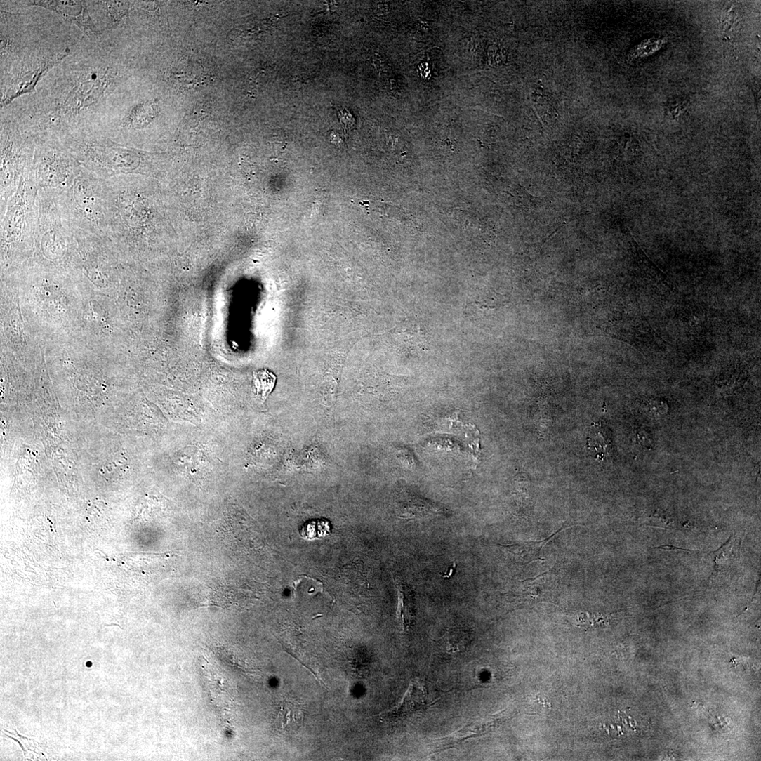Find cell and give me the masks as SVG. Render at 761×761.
<instances>
[{
  "label": "cell",
  "mask_w": 761,
  "mask_h": 761,
  "mask_svg": "<svg viewBox=\"0 0 761 761\" xmlns=\"http://www.w3.org/2000/svg\"><path fill=\"white\" fill-rule=\"evenodd\" d=\"M39 188L29 166L23 172L17 192L1 218V244L8 264L33 246L38 220Z\"/></svg>",
  "instance_id": "obj_1"
},
{
  "label": "cell",
  "mask_w": 761,
  "mask_h": 761,
  "mask_svg": "<svg viewBox=\"0 0 761 761\" xmlns=\"http://www.w3.org/2000/svg\"><path fill=\"white\" fill-rule=\"evenodd\" d=\"M62 196L76 229L110 238L105 180L81 166L71 185L62 192Z\"/></svg>",
  "instance_id": "obj_2"
},
{
  "label": "cell",
  "mask_w": 761,
  "mask_h": 761,
  "mask_svg": "<svg viewBox=\"0 0 761 761\" xmlns=\"http://www.w3.org/2000/svg\"><path fill=\"white\" fill-rule=\"evenodd\" d=\"M34 244L41 254L53 263L66 260L74 245L77 244L75 228L60 190H39Z\"/></svg>",
  "instance_id": "obj_3"
},
{
  "label": "cell",
  "mask_w": 761,
  "mask_h": 761,
  "mask_svg": "<svg viewBox=\"0 0 761 761\" xmlns=\"http://www.w3.org/2000/svg\"><path fill=\"white\" fill-rule=\"evenodd\" d=\"M16 126L4 125L1 134L0 214L17 192L25 170L32 164L36 137Z\"/></svg>",
  "instance_id": "obj_4"
},
{
  "label": "cell",
  "mask_w": 761,
  "mask_h": 761,
  "mask_svg": "<svg viewBox=\"0 0 761 761\" xmlns=\"http://www.w3.org/2000/svg\"><path fill=\"white\" fill-rule=\"evenodd\" d=\"M37 142L31 168L38 188L64 192L72 183L81 166L62 143L55 138Z\"/></svg>",
  "instance_id": "obj_5"
},
{
  "label": "cell",
  "mask_w": 761,
  "mask_h": 761,
  "mask_svg": "<svg viewBox=\"0 0 761 761\" xmlns=\"http://www.w3.org/2000/svg\"><path fill=\"white\" fill-rule=\"evenodd\" d=\"M31 6H39L58 14L66 22L79 27L90 38L98 37L100 33L94 25L86 2L82 1H32Z\"/></svg>",
  "instance_id": "obj_6"
},
{
  "label": "cell",
  "mask_w": 761,
  "mask_h": 761,
  "mask_svg": "<svg viewBox=\"0 0 761 761\" xmlns=\"http://www.w3.org/2000/svg\"><path fill=\"white\" fill-rule=\"evenodd\" d=\"M428 704V692L424 682L418 678L411 680L402 701L394 708L380 715V719L395 720L418 711Z\"/></svg>",
  "instance_id": "obj_7"
},
{
  "label": "cell",
  "mask_w": 761,
  "mask_h": 761,
  "mask_svg": "<svg viewBox=\"0 0 761 761\" xmlns=\"http://www.w3.org/2000/svg\"><path fill=\"white\" fill-rule=\"evenodd\" d=\"M495 720L475 721L459 729L452 734L440 738L435 743V751L446 750L457 746L463 741L477 736L485 732L488 728L495 724Z\"/></svg>",
  "instance_id": "obj_8"
},
{
  "label": "cell",
  "mask_w": 761,
  "mask_h": 761,
  "mask_svg": "<svg viewBox=\"0 0 761 761\" xmlns=\"http://www.w3.org/2000/svg\"><path fill=\"white\" fill-rule=\"evenodd\" d=\"M156 102H148L134 107L123 119V128L140 130L147 126L157 115Z\"/></svg>",
  "instance_id": "obj_9"
},
{
  "label": "cell",
  "mask_w": 761,
  "mask_h": 761,
  "mask_svg": "<svg viewBox=\"0 0 761 761\" xmlns=\"http://www.w3.org/2000/svg\"><path fill=\"white\" fill-rule=\"evenodd\" d=\"M171 78L177 85L187 89L199 87L208 81L202 67L192 65L173 69Z\"/></svg>",
  "instance_id": "obj_10"
},
{
  "label": "cell",
  "mask_w": 761,
  "mask_h": 761,
  "mask_svg": "<svg viewBox=\"0 0 761 761\" xmlns=\"http://www.w3.org/2000/svg\"><path fill=\"white\" fill-rule=\"evenodd\" d=\"M562 529H559L548 538L539 541L525 542L510 546V550L520 558L521 562L529 563L540 559V553L543 546L548 543Z\"/></svg>",
  "instance_id": "obj_11"
},
{
  "label": "cell",
  "mask_w": 761,
  "mask_h": 761,
  "mask_svg": "<svg viewBox=\"0 0 761 761\" xmlns=\"http://www.w3.org/2000/svg\"><path fill=\"white\" fill-rule=\"evenodd\" d=\"M277 383V376L267 369L256 371L253 373V388L256 395L263 401H265L274 390Z\"/></svg>",
  "instance_id": "obj_12"
},
{
  "label": "cell",
  "mask_w": 761,
  "mask_h": 761,
  "mask_svg": "<svg viewBox=\"0 0 761 761\" xmlns=\"http://www.w3.org/2000/svg\"><path fill=\"white\" fill-rule=\"evenodd\" d=\"M399 588V615L404 629L408 630L414 623V604L412 597L404 591L402 586Z\"/></svg>",
  "instance_id": "obj_13"
},
{
  "label": "cell",
  "mask_w": 761,
  "mask_h": 761,
  "mask_svg": "<svg viewBox=\"0 0 761 761\" xmlns=\"http://www.w3.org/2000/svg\"><path fill=\"white\" fill-rule=\"evenodd\" d=\"M331 533V525L325 520H314L306 522L300 529V534L307 540L326 537Z\"/></svg>",
  "instance_id": "obj_14"
},
{
  "label": "cell",
  "mask_w": 761,
  "mask_h": 761,
  "mask_svg": "<svg viewBox=\"0 0 761 761\" xmlns=\"http://www.w3.org/2000/svg\"><path fill=\"white\" fill-rule=\"evenodd\" d=\"M732 538V535H731L728 540L719 549L715 551L710 552L702 551V552L708 554L709 555L713 557L714 568L710 578H712L714 575L719 573L720 570L724 567V562L727 560L729 555V552L732 548V543L731 542Z\"/></svg>",
  "instance_id": "obj_15"
},
{
  "label": "cell",
  "mask_w": 761,
  "mask_h": 761,
  "mask_svg": "<svg viewBox=\"0 0 761 761\" xmlns=\"http://www.w3.org/2000/svg\"><path fill=\"white\" fill-rule=\"evenodd\" d=\"M589 445L600 457H604L611 448V442L601 430L594 428L589 439Z\"/></svg>",
  "instance_id": "obj_16"
},
{
  "label": "cell",
  "mask_w": 761,
  "mask_h": 761,
  "mask_svg": "<svg viewBox=\"0 0 761 761\" xmlns=\"http://www.w3.org/2000/svg\"><path fill=\"white\" fill-rule=\"evenodd\" d=\"M666 44L665 39H651L640 44L634 50L632 55L635 58H647L658 52Z\"/></svg>",
  "instance_id": "obj_17"
},
{
  "label": "cell",
  "mask_w": 761,
  "mask_h": 761,
  "mask_svg": "<svg viewBox=\"0 0 761 761\" xmlns=\"http://www.w3.org/2000/svg\"><path fill=\"white\" fill-rule=\"evenodd\" d=\"M576 621L578 627L590 628L609 624L610 618L601 614L581 613L576 616Z\"/></svg>",
  "instance_id": "obj_18"
},
{
  "label": "cell",
  "mask_w": 761,
  "mask_h": 761,
  "mask_svg": "<svg viewBox=\"0 0 761 761\" xmlns=\"http://www.w3.org/2000/svg\"><path fill=\"white\" fill-rule=\"evenodd\" d=\"M283 727H292V724H298L303 717V712L298 705L287 703L282 710Z\"/></svg>",
  "instance_id": "obj_19"
},
{
  "label": "cell",
  "mask_w": 761,
  "mask_h": 761,
  "mask_svg": "<svg viewBox=\"0 0 761 761\" xmlns=\"http://www.w3.org/2000/svg\"><path fill=\"white\" fill-rule=\"evenodd\" d=\"M110 19L112 22H120L128 13V6L121 2H105Z\"/></svg>",
  "instance_id": "obj_20"
}]
</instances>
